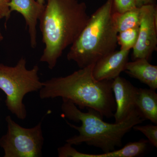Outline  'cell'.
<instances>
[{
  "label": "cell",
  "mask_w": 157,
  "mask_h": 157,
  "mask_svg": "<svg viewBox=\"0 0 157 157\" xmlns=\"http://www.w3.org/2000/svg\"><path fill=\"white\" fill-rule=\"evenodd\" d=\"M137 88L120 76L113 80L112 90L115 100V122L122 121L135 109V99Z\"/></svg>",
  "instance_id": "8"
},
{
  "label": "cell",
  "mask_w": 157,
  "mask_h": 157,
  "mask_svg": "<svg viewBox=\"0 0 157 157\" xmlns=\"http://www.w3.org/2000/svg\"><path fill=\"white\" fill-rule=\"evenodd\" d=\"M9 7L10 13L16 11L23 16L28 29L31 47H36L37 23L45 8V5H40L36 0H11Z\"/></svg>",
  "instance_id": "10"
},
{
  "label": "cell",
  "mask_w": 157,
  "mask_h": 157,
  "mask_svg": "<svg viewBox=\"0 0 157 157\" xmlns=\"http://www.w3.org/2000/svg\"><path fill=\"white\" fill-rule=\"evenodd\" d=\"M137 7V0H113V11L123 13Z\"/></svg>",
  "instance_id": "17"
},
{
  "label": "cell",
  "mask_w": 157,
  "mask_h": 157,
  "mask_svg": "<svg viewBox=\"0 0 157 157\" xmlns=\"http://www.w3.org/2000/svg\"><path fill=\"white\" fill-rule=\"evenodd\" d=\"M113 0H107L91 16L67 55L79 68L94 64L115 51L118 33L113 17Z\"/></svg>",
  "instance_id": "4"
},
{
  "label": "cell",
  "mask_w": 157,
  "mask_h": 157,
  "mask_svg": "<svg viewBox=\"0 0 157 157\" xmlns=\"http://www.w3.org/2000/svg\"><path fill=\"white\" fill-rule=\"evenodd\" d=\"M148 140L141 139L127 144L122 148L100 154H89L81 153L80 157H137L145 154L148 147Z\"/></svg>",
  "instance_id": "13"
},
{
  "label": "cell",
  "mask_w": 157,
  "mask_h": 157,
  "mask_svg": "<svg viewBox=\"0 0 157 157\" xmlns=\"http://www.w3.org/2000/svg\"><path fill=\"white\" fill-rule=\"evenodd\" d=\"M46 1L39 19L45 45L40 61L52 70L64 51L78 38L90 16L86 4L78 0Z\"/></svg>",
  "instance_id": "1"
},
{
  "label": "cell",
  "mask_w": 157,
  "mask_h": 157,
  "mask_svg": "<svg viewBox=\"0 0 157 157\" xmlns=\"http://www.w3.org/2000/svg\"><path fill=\"white\" fill-rule=\"evenodd\" d=\"M36 1L40 5H45V0H36Z\"/></svg>",
  "instance_id": "20"
},
{
  "label": "cell",
  "mask_w": 157,
  "mask_h": 157,
  "mask_svg": "<svg viewBox=\"0 0 157 157\" xmlns=\"http://www.w3.org/2000/svg\"><path fill=\"white\" fill-rule=\"evenodd\" d=\"M130 50L115 51L95 64L93 74L96 80H113L124 71Z\"/></svg>",
  "instance_id": "9"
},
{
  "label": "cell",
  "mask_w": 157,
  "mask_h": 157,
  "mask_svg": "<svg viewBox=\"0 0 157 157\" xmlns=\"http://www.w3.org/2000/svg\"><path fill=\"white\" fill-rule=\"evenodd\" d=\"M141 15L140 7H136L122 13L113 11V17L118 33L139 27Z\"/></svg>",
  "instance_id": "14"
},
{
  "label": "cell",
  "mask_w": 157,
  "mask_h": 157,
  "mask_svg": "<svg viewBox=\"0 0 157 157\" xmlns=\"http://www.w3.org/2000/svg\"><path fill=\"white\" fill-rule=\"evenodd\" d=\"M139 27L126 30L118 33V44L121 46L120 49L131 50L134 48L138 38Z\"/></svg>",
  "instance_id": "15"
},
{
  "label": "cell",
  "mask_w": 157,
  "mask_h": 157,
  "mask_svg": "<svg viewBox=\"0 0 157 157\" xmlns=\"http://www.w3.org/2000/svg\"><path fill=\"white\" fill-rule=\"evenodd\" d=\"M7 132L0 139L5 157H39L42 155L44 139L42 121L30 128L21 126L10 116L6 117Z\"/></svg>",
  "instance_id": "6"
},
{
  "label": "cell",
  "mask_w": 157,
  "mask_h": 157,
  "mask_svg": "<svg viewBox=\"0 0 157 157\" xmlns=\"http://www.w3.org/2000/svg\"><path fill=\"white\" fill-rule=\"evenodd\" d=\"M132 129L143 133L145 135L149 143L155 147H157V124H147L146 125H139L137 124L134 126Z\"/></svg>",
  "instance_id": "16"
},
{
  "label": "cell",
  "mask_w": 157,
  "mask_h": 157,
  "mask_svg": "<svg viewBox=\"0 0 157 157\" xmlns=\"http://www.w3.org/2000/svg\"><path fill=\"white\" fill-rule=\"evenodd\" d=\"M26 59L21 57L14 67L0 63V89L6 96L8 109L21 120L27 117L23 101L26 94L40 90L43 86L38 76L39 67L35 65L31 70L26 68Z\"/></svg>",
  "instance_id": "5"
},
{
  "label": "cell",
  "mask_w": 157,
  "mask_h": 157,
  "mask_svg": "<svg viewBox=\"0 0 157 157\" xmlns=\"http://www.w3.org/2000/svg\"><path fill=\"white\" fill-rule=\"evenodd\" d=\"M3 39H4V37H3L1 29L0 28V43L2 41Z\"/></svg>",
  "instance_id": "21"
},
{
  "label": "cell",
  "mask_w": 157,
  "mask_h": 157,
  "mask_svg": "<svg viewBox=\"0 0 157 157\" xmlns=\"http://www.w3.org/2000/svg\"><path fill=\"white\" fill-rule=\"evenodd\" d=\"M63 101L62 117L82 123L80 126H77L66 121L71 128L78 132V135L66 140L72 145L85 143L101 149L104 153L113 151L116 147L122 146L124 136L134 126L144 121L135 109L122 121L108 123L103 120L104 117L95 109L88 108L87 112H83L71 101Z\"/></svg>",
  "instance_id": "3"
},
{
  "label": "cell",
  "mask_w": 157,
  "mask_h": 157,
  "mask_svg": "<svg viewBox=\"0 0 157 157\" xmlns=\"http://www.w3.org/2000/svg\"><path fill=\"white\" fill-rule=\"evenodd\" d=\"M11 0H0V19L5 18L6 21L11 16L9 3Z\"/></svg>",
  "instance_id": "18"
},
{
  "label": "cell",
  "mask_w": 157,
  "mask_h": 157,
  "mask_svg": "<svg viewBox=\"0 0 157 157\" xmlns=\"http://www.w3.org/2000/svg\"><path fill=\"white\" fill-rule=\"evenodd\" d=\"M157 0H137V7L146 5H156Z\"/></svg>",
  "instance_id": "19"
},
{
  "label": "cell",
  "mask_w": 157,
  "mask_h": 157,
  "mask_svg": "<svg viewBox=\"0 0 157 157\" xmlns=\"http://www.w3.org/2000/svg\"><path fill=\"white\" fill-rule=\"evenodd\" d=\"M141 15L137 42L133 48L132 59L149 60L157 47L156 5L140 7Z\"/></svg>",
  "instance_id": "7"
},
{
  "label": "cell",
  "mask_w": 157,
  "mask_h": 157,
  "mask_svg": "<svg viewBox=\"0 0 157 157\" xmlns=\"http://www.w3.org/2000/svg\"><path fill=\"white\" fill-rule=\"evenodd\" d=\"M135 109L144 121L157 124V94L155 90L137 88L135 99Z\"/></svg>",
  "instance_id": "12"
},
{
  "label": "cell",
  "mask_w": 157,
  "mask_h": 157,
  "mask_svg": "<svg viewBox=\"0 0 157 157\" xmlns=\"http://www.w3.org/2000/svg\"><path fill=\"white\" fill-rule=\"evenodd\" d=\"M94 65L44 82L39 97L42 99L60 97L71 101L80 109L92 108L107 118L113 117L116 108L113 80H96L93 74Z\"/></svg>",
  "instance_id": "2"
},
{
  "label": "cell",
  "mask_w": 157,
  "mask_h": 157,
  "mask_svg": "<svg viewBox=\"0 0 157 157\" xmlns=\"http://www.w3.org/2000/svg\"><path fill=\"white\" fill-rule=\"evenodd\" d=\"M124 71L131 77L147 85L151 89L157 90V66L151 64L148 60L137 59L128 62Z\"/></svg>",
  "instance_id": "11"
}]
</instances>
